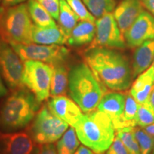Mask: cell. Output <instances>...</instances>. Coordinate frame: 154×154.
<instances>
[{
    "mask_svg": "<svg viewBox=\"0 0 154 154\" xmlns=\"http://www.w3.org/2000/svg\"><path fill=\"white\" fill-rule=\"evenodd\" d=\"M84 59L106 88L123 91L131 85L132 69L127 58L119 51L106 47H91L84 54Z\"/></svg>",
    "mask_w": 154,
    "mask_h": 154,
    "instance_id": "6da1fadb",
    "label": "cell"
},
{
    "mask_svg": "<svg viewBox=\"0 0 154 154\" xmlns=\"http://www.w3.org/2000/svg\"><path fill=\"white\" fill-rule=\"evenodd\" d=\"M68 86L69 95L84 113L95 111L107 91L86 62L71 69Z\"/></svg>",
    "mask_w": 154,
    "mask_h": 154,
    "instance_id": "7a4b0ae2",
    "label": "cell"
},
{
    "mask_svg": "<svg viewBox=\"0 0 154 154\" xmlns=\"http://www.w3.org/2000/svg\"><path fill=\"white\" fill-rule=\"evenodd\" d=\"M74 128L80 142L96 154L107 151L116 137L112 121L99 110L82 114Z\"/></svg>",
    "mask_w": 154,
    "mask_h": 154,
    "instance_id": "3957f363",
    "label": "cell"
},
{
    "mask_svg": "<svg viewBox=\"0 0 154 154\" xmlns=\"http://www.w3.org/2000/svg\"><path fill=\"white\" fill-rule=\"evenodd\" d=\"M39 103L29 90H15L0 109V129L9 133L24 128L35 117Z\"/></svg>",
    "mask_w": 154,
    "mask_h": 154,
    "instance_id": "277c9868",
    "label": "cell"
},
{
    "mask_svg": "<svg viewBox=\"0 0 154 154\" xmlns=\"http://www.w3.org/2000/svg\"><path fill=\"white\" fill-rule=\"evenodd\" d=\"M33 25L26 4L0 10V36L8 43L32 44Z\"/></svg>",
    "mask_w": 154,
    "mask_h": 154,
    "instance_id": "5b68a950",
    "label": "cell"
},
{
    "mask_svg": "<svg viewBox=\"0 0 154 154\" xmlns=\"http://www.w3.org/2000/svg\"><path fill=\"white\" fill-rule=\"evenodd\" d=\"M69 128V124L43 106L31 125L30 135L36 143H53L60 139Z\"/></svg>",
    "mask_w": 154,
    "mask_h": 154,
    "instance_id": "8992f818",
    "label": "cell"
},
{
    "mask_svg": "<svg viewBox=\"0 0 154 154\" xmlns=\"http://www.w3.org/2000/svg\"><path fill=\"white\" fill-rule=\"evenodd\" d=\"M52 75L53 68L49 63L34 60L24 61L22 84L39 102L49 98Z\"/></svg>",
    "mask_w": 154,
    "mask_h": 154,
    "instance_id": "52a82bcc",
    "label": "cell"
},
{
    "mask_svg": "<svg viewBox=\"0 0 154 154\" xmlns=\"http://www.w3.org/2000/svg\"><path fill=\"white\" fill-rule=\"evenodd\" d=\"M23 61H39L50 65L63 63L69 54V50L61 45H44L34 44L9 43Z\"/></svg>",
    "mask_w": 154,
    "mask_h": 154,
    "instance_id": "ba28073f",
    "label": "cell"
},
{
    "mask_svg": "<svg viewBox=\"0 0 154 154\" xmlns=\"http://www.w3.org/2000/svg\"><path fill=\"white\" fill-rule=\"evenodd\" d=\"M24 63L8 42L0 36V72L11 89L22 88Z\"/></svg>",
    "mask_w": 154,
    "mask_h": 154,
    "instance_id": "9c48e42d",
    "label": "cell"
},
{
    "mask_svg": "<svg viewBox=\"0 0 154 154\" xmlns=\"http://www.w3.org/2000/svg\"><path fill=\"white\" fill-rule=\"evenodd\" d=\"M96 34L91 47L124 49L126 47L124 36L111 13L103 15L95 22Z\"/></svg>",
    "mask_w": 154,
    "mask_h": 154,
    "instance_id": "30bf717a",
    "label": "cell"
},
{
    "mask_svg": "<svg viewBox=\"0 0 154 154\" xmlns=\"http://www.w3.org/2000/svg\"><path fill=\"white\" fill-rule=\"evenodd\" d=\"M126 43L130 47H138L140 44L154 38V17L145 10L124 34Z\"/></svg>",
    "mask_w": 154,
    "mask_h": 154,
    "instance_id": "8fae6325",
    "label": "cell"
},
{
    "mask_svg": "<svg viewBox=\"0 0 154 154\" xmlns=\"http://www.w3.org/2000/svg\"><path fill=\"white\" fill-rule=\"evenodd\" d=\"M0 140L3 154H34L37 151L33 138L25 131L5 133Z\"/></svg>",
    "mask_w": 154,
    "mask_h": 154,
    "instance_id": "7c38bea8",
    "label": "cell"
},
{
    "mask_svg": "<svg viewBox=\"0 0 154 154\" xmlns=\"http://www.w3.org/2000/svg\"><path fill=\"white\" fill-rule=\"evenodd\" d=\"M47 106L54 114L72 127L76 126L83 114L82 109L74 101L63 95L53 96Z\"/></svg>",
    "mask_w": 154,
    "mask_h": 154,
    "instance_id": "4fadbf2b",
    "label": "cell"
},
{
    "mask_svg": "<svg viewBox=\"0 0 154 154\" xmlns=\"http://www.w3.org/2000/svg\"><path fill=\"white\" fill-rule=\"evenodd\" d=\"M142 5L140 0H122L116 7L113 14L123 35L143 10Z\"/></svg>",
    "mask_w": 154,
    "mask_h": 154,
    "instance_id": "5bb4252c",
    "label": "cell"
},
{
    "mask_svg": "<svg viewBox=\"0 0 154 154\" xmlns=\"http://www.w3.org/2000/svg\"><path fill=\"white\" fill-rule=\"evenodd\" d=\"M126 95L120 92L106 94L100 101L97 109L106 114L112 121L113 126H116L124 113Z\"/></svg>",
    "mask_w": 154,
    "mask_h": 154,
    "instance_id": "9a60e30c",
    "label": "cell"
},
{
    "mask_svg": "<svg viewBox=\"0 0 154 154\" xmlns=\"http://www.w3.org/2000/svg\"><path fill=\"white\" fill-rule=\"evenodd\" d=\"M154 87L153 63L143 72L136 77L131 84L129 93L138 104H143L149 101Z\"/></svg>",
    "mask_w": 154,
    "mask_h": 154,
    "instance_id": "2e32d148",
    "label": "cell"
},
{
    "mask_svg": "<svg viewBox=\"0 0 154 154\" xmlns=\"http://www.w3.org/2000/svg\"><path fill=\"white\" fill-rule=\"evenodd\" d=\"M68 38L59 26L40 27L34 24L32 27V42L44 45H62L67 43Z\"/></svg>",
    "mask_w": 154,
    "mask_h": 154,
    "instance_id": "e0dca14e",
    "label": "cell"
},
{
    "mask_svg": "<svg viewBox=\"0 0 154 154\" xmlns=\"http://www.w3.org/2000/svg\"><path fill=\"white\" fill-rule=\"evenodd\" d=\"M154 60V38L148 40L136 48L132 63L133 77L146 71L151 66Z\"/></svg>",
    "mask_w": 154,
    "mask_h": 154,
    "instance_id": "ac0fdd59",
    "label": "cell"
},
{
    "mask_svg": "<svg viewBox=\"0 0 154 154\" xmlns=\"http://www.w3.org/2000/svg\"><path fill=\"white\" fill-rule=\"evenodd\" d=\"M96 34L94 22L81 21L71 32L67 44L72 47H81L93 42Z\"/></svg>",
    "mask_w": 154,
    "mask_h": 154,
    "instance_id": "d6986e66",
    "label": "cell"
},
{
    "mask_svg": "<svg viewBox=\"0 0 154 154\" xmlns=\"http://www.w3.org/2000/svg\"><path fill=\"white\" fill-rule=\"evenodd\" d=\"M53 75L51 78L50 94L52 96L64 95L69 84V73L63 63L51 65Z\"/></svg>",
    "mask_w": 154,
    "mask_h": 154,
    "instance_id": "ffe728a7",
    "label": "cell"
},
{
    "mask_svg": "<svg viewBox=\"0 0 154 154\" xmlns=\"http://www.w3.org/2000/svg\"><path fill=\"white\" fill-rule=\"evenodd\" d=\"M138 105L139 104L131 95L130 93L126 94L124 113L119 122L115 126L116 131L124 128H134L137 126L136 116H137Z\"/></svg>",
    "mask_w": 154,
    "mask_h": 154,
    "instance_id": "44dd1931",
    "label": "cell"
},
{
    "mask_svg": "<svg viewBox=\"0 0 154 154\" xmlns=\"http://www.w3.org/2000/svg\"><path fill=\"white\" fill-rule=\"evenodd\" d=\"M79 17L69 6L66 0H60L59 2V26L65 35L69 38L79 21Z\"/></svg>",
    "mask_w": 154,
    "mask_h": 154,
    "instance_id": "7402d4cb",
    "label": "cell"
},
{
    "mask_svg": "<svg viewBox=\"0 0 154 154\" xmlns=\"http://www.w3.org/2000/svg\"><path fill=\"white\" fill-rule=\"evenodd\" d=\"M27 7L30 17L34 24L40 27L56 26L52 17L36 0H29Z\"/></svg>",
    "mask_w": 154,
    "mask_h": 154,
    "instance_id": "603a6c76",
    "label": "cell"
},
{
    "mask_svg": "<svg viewBox=\"0 0 154 154\" xmlns=\"http://www.w3.org/2000/svg\"><path fill=\"white\" fill-rule=\"evenodd\" d=\"M79 141L75 128L71 126L58 141L57 154H74L79 146Z\"/></svg>",
    "mask_w": 154,
    "mask_h": 154,
    "instance_id": "cb8c5ba5",
    "label": "cell"
},
{
    "mask_svg": "<svg viewBox=\"0 0 154 154\" xmlns=\"http://www.w3.org/2000/svg\"><path fill=\"white\" fill-rule=\"evenodd\" d=\"M83 2L94 17L100 18L103 15L111 13L115 9L114 0H82Z\"/></svg>",
    "mask_w": 154,
    "mask_h": 154,
    "instance_id": "d4e9b609",
    "label": "cell"
},
{
    "mask_svg": "<svg viewBox=\"0 0 154 154\" xmlns=\"http://www.w3.org/2000/svg\"><path fill=\"white\" fill-rule=\"evenodd\" d=\"M133 133L139 146L140 154H151L154 147L153 136L139 126L134 127Z\"/></svg>",
    "mask_w": 154,
    "mask_h": 154,
    "instance_id": "484cf974",
    "label": "cell"
},
{
    "mask_svg": "<svg viewBox=\"0 0 154 154\" xmlns=\"http://www.w3.org/2000/svg\"><path fill=\"white\" fill-rule=\"evenodd\" d=\"M116 131V136L124 144L128 154H140L139 146L133 133V128H124Z\"/></svg>",
    "mask_w": 154,
    "mask_h": 154,
    "instance_id": "4316f807",
    "label": "cell"
},
{
    "mask_svg": "<svg viewBox=\"0 0 154 154\" xmlns=\"http://www.w3.org/2000/svg\"><path fill=\"white\" fill-rule=\"evenodd\" d=\"M154 123V109L147 101L143 104L138 105V109L136 116L137 126L146 127Z\"/></svg>",
    "mask_w": 154,
    "mask_h": 154,
    "instance_id": "83f0119b",
    "label": "cell"
},
{
    "mask_svg": "<svg viewBox=\"0 0 154 154\" xmlns=\"http://www.w3.org/2000/svg\"><path fill=\"white\" fill-rule=\"evenodd\" d=\"M69 6L82 21L95 22V17L92 15L83 3L82 0H66Z\"/></svg>",
    "mask_w": 154,
    "mask_h": 154,
    "instance_id": "f1b7e54d",
    "label": "cell"
},
{
    "mask_svg": "<svg viewBox=\"0 0 154 154\" xmlns=\"http://www.w3.org/2000/svg\"><path fill=\"white\" fill-rule=\"evenodd\" d=\"M41 5L55 20L59 19L60 0H36Z\"/></svg>",
    "mask_w": 154,
    "mask_h": 154,
    "instance_id": "f546056e",
    "label": "cell"
},
{
    "mask_svg": "<svg viewBox=\"0 0 154 154\" xmlns=\"http://www.w3.org/2000/svg\"><path fill=\"white\" fill-rule=\"evenodd\" d=\"M106 154H128L124 144L118 136H116L114 140L109 149L107 150Z\"/></svg>",
    "mask_w": 154,
    "mask_h": 154,
    "instance_id": "4dcf8cb0",
    "label": "cell"
},
{
    "mask_svg": "<svg viewBox=\"0 0 154 154\" xmlns=\"http://www.w3.org/2000/svg\"><path fill=\"white\" fill-rule=\"evenodd\" d=\"M35 154H57V148L53 143L41 145Z\"/></svg>",
    "mask_w": 154,
    "mask_h": 154,
    "instance_id": "1f68e13d",
    "label": "cell"
},
{
    "mask_svg": "<svg viewBox=\"0 0 154 154\" xmlns=\"http://www.w3.org/2000/svg\"><path fill=\"white\" fill-rule=\"evenodd\" d=\"M26 0H2V5L3 7L7 8V7H14V6L20 5L21 3L24 2Z\"/></svg>",
    "mask_w": 154,
    "mask_h": 154,
    "instance_id": "d6a6232c",
    "label": "cell"
},
{
    "mask_svg": "<svg viewBox=\"0 0 154 154\" xmlns=\"http://www.w3.org/2000/svg\"><path fill=\"white\" fill-rule=\"evenodd\" d=\"M144 7L154 17V0H140Z\"/></svg>",
    "mask_w": 154,
    "mask_h": 154,
    "instance_id": "836d02e7",
    "label": "cell"
},
{
    "mask_svg": "<svg viewBox=\"0 0 154 154\" xmlns=\"http://www.w3.org/2000/svg\"><path fill=\"white\" fill-rule=\"evenodd\" d=\"M74 154H96L86 146H80Z\"/></svg>",
    "mask_w": 154,
    "mask_h": 154,
    "instance_id": "e575fe53",
    "label": "cell"
},
{
    "mask_svg": "<svg viewBox=\"0 0 154 154\" xmlns=\"http://www.w3.org/2000/svg\"><path fill=\"white\" fill-rule=\"evenodd\" d=\"M7 93V90L6 88L5 84L3 83L2 76L1 72H0V98L5 96Z\"/></svg>",
    "mask_w": 154,
    "mask_h": 154,
    "instance_id": "d590c367",
    "label": "cell"
},
{
    "mask_svg": "<svg viewBox=\"0 0 154 154\" xmlns=\"http://www.w3.org/2000/svg\"><path fill=\"white\" fill-rule=\"evenodd\" d=\"M143 128L148 134H149L154 137V123L151 125H149V126L143 127Z\"/></svg>",
    "mask_w": 154,
    "mask_h": 154,
    "instance_id": "8d00e7d4",
    "label": "cell"
},
{
    "mask_svg": "<svg viewBox=\"0 0 154 154\" xmlns=\"http://www.w3.org/2000/svg\"><path fill=\"white\" fill-rule=\"evenodd\" d=\"M148 101L149 102L150 104H151L154 109V87H153V91H152L151 94V96H150L149 101Z\"/></svg>",
    "mask_w": 154,
    "mask_h": 154,
    "instance_id": "74e56055",
    "label": "cell"
},
{
    "mask_svg": "<svg viewBox=\"0 0 154 154\" xmlns=\"http://www.w3.org/2000/svg\"><path fill=\"white\" fill-rule=\"evenodd\" d=\"M151 154H154V147H153V151H152V153H151Z\"/></svg>",
    "mask_w": 154,
    "mask_h": 154,
    "instance_id": "f35d334b",
    "label": "cell"
},
{
    "mask_svg": "<svg viewBox=\"0 0 154 154\" xmlns=\"http://www.w3.org/2000/svg\"><path fill=\"white\" fill-rule=\"evenodd\" d=\"M2 2V0H0V3H1Z\"/></svg>",
    "mask_w": 154,
    "mask_h": 154,
    "instance_id": "ab89813d",
    "label": "cell"
},
{
    "mask_svg": "<svg viewBox=\"0 0 154 154\" xmlns=\"http://www.w3.org/2000/svg\"><path fill=\"white\" fill-rule=\"evenodd\" d=\"M153 65H154V60H153Z\"/></svg>",
    "mask_w": 154,
    "mask_h": 154,
    "instance_id": "60d3db41",
    "label": "cell"
}]
</instances>
